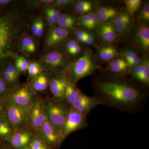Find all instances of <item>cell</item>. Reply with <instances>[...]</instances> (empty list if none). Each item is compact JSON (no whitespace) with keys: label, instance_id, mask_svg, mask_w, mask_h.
<instances>
[{"label":"cell","instance_id":"1","mask_svg":"<svg viewBox=\"0 0 149 149\" xmlns=\"http://www.w3.org/2000/svg\"><path fill=\"white\" fill-rule=\"evenodd\" d=\"M92 87L100 104L129 114L141 111L148 99L144 87L133 80L108 72L94 77Z\"/></svg>","mask_w":149,"mask_h":149},{"label":"cell","instance_id":"2","mask_svg":"<svg viewBox=\"0 0 149 149\" xmlns=\"http://www.w3.org/2000/svg\"><path fill=\"white\" fill-rule=\"evenodd\" d=\"M24 18L16 10L0 14V66L16 56L26 28Z\"/></svg>","mask_w":149,"mask_h":149},{"label":"cell","instance_id":"3","mask_svg":"<svg viewBox=\"0 0 149 149\" xmlns=\"http://www.w3.org/2000/svg\"><path fill=\"white\" fill-rule=\"evenodd\" d=\"M96 56L90 50L86 49L80 56L70 62L68 68V76L75 85L87 76L94 74L100 68Z\"/></svg>","mask_w":149,"mask_h":149},{"label":"cell","instance_id":"4","mask_svg":"<svg viewBox=\"0 0 149 149\" xmlns=\"http://www.w3.org/2000/svg\"><path fill=\"white\" fill-rule=\"evenodd\" d=\"M43 107L47 119L62 135L70 107L54 99L46 102L43 104Z\"/></svg>","mask_w":149,"mask_h":149},{"label":"cell","instance_id":"5","mask_svg":"<svg viewBox=\"0 0 149 149\" xmlns=\"http://www.w3.org/2000/svg\"><path fill=\"white\" fill-rule=\"evenodd\" d=\"M2 97L5 102L25 107L31 106L36 100L34 91L25 84L9 89Z\"/></svg>","mask_w":149,"mask_h":149},{"label":"cell","instance_id":"6","mask_svg":"<svg viewBox=\"0 0 149 149\" xmlns=\"http://www.w3.org/2000/svg\"><path fill=\"white\" fill-rule=\"evenodd\" d=\"M42 67L47 72L54 75L64 73L70 61L64 52L56 50L48 53L42 58Z\"/></svg>","mask_w":149,"mask_h":149},{"label":"cell","instance_id":"7","mask_svg":"<svg viewBox=\"0 0 149 149\" xmlns=\"http://www.w3.org/2000/svg\"><path fill=\"white\" fill-rule=\"evenodd\" d=\"M6 116L14 130L23 128L28 123L31 107L20 106L5 102Z\"/></svg>","mask_w":149,"mask_h":149},{"label":"cell","instance_id":"8","mask_svg":"<svg viewBox=\"0 0 149 149\" xmlns=\"http://www.w3.org/2000/svg\"><path fill=\"white\" fill-rule=\"evenodd\" d=\"M88 126L87 117L83 116L70 107L63 129V141L71 133L77 130L85 129Z\"/></svg>","mask_w":149,"mask_h":149},{"label":"cell","instance_id":"9","mask_svg":"<svg viewBox=\"0 0 149 149\" xmlns=\"http://www.w3.org/2000/svg\"><path fill=\"white\" fill-rule=\"evenodd\" d=\"M40 137L50 147L58 148L63 141L61 133L46 119L39 131Z\"/></svg>","mask_w":149,"mask_h":149},{"label":"cell","instance_id":"10","mask_svg":"<svg viewBox=\"0 0 149 149\" xmlns=\"http://www.w3.org/2000/svg\"><path fill=\"white\" fill-rule=\"evenodd\" d=\"M99 105H101L100 103L95 97L88 96L81 92L71 108L87 117L91 111Z\"/></svg>","mask_w":149,"mask_h":149},{"label":"cell","instance_id":"11","mask_svg":"<svg viewBox=\"0 0 149 149\" xmlns=\"http://www.w3.org/2000/svg\"><path fill=\"white\" fill-rule=\"evenodd\" d=\"M70 36V30L60 27L51 28L45 40V46L47 49L57 48L66 42Z\"/></svg>","mask_w":149,"mask_h":149},{"label":"cell","instance_id":"12","mask_svg":"<svg viewBox=\"0 0 149 149\" xmlns=\"http://www.w3.org/2000/svg\"><path fill=\"white\" fill-rule=\"evenodd\" d=\"M35 137L32 131L23 128L15 130L7 141L14 149H25Z\"/></svg>","mask_w":149,"mask_h":149},{"label":"cell","instance_id":"13","mask_svg":"<svg viewBox=\"0 0 149 149\" xmlns=\"http://www.w3.org/2000/svg\"><path fill=\"white\" fill-rule=\"evenodd\" d=\"M133 42L143 53L149 52V28L148 24L140 22L135 27Z\"/></svg>","mask_w":149,"mask_h":149},{"label":"cell","instance_id":"14","mask_svg":"<svg viewBox=\"0 0 149 149\" xmlns=\"http://www.w3.org/2000/svg\"><path fill=\"white\" fill-rule=\"evenodd\" d=\"M46 119L43 104L36 100L31 107L28 123L33 129L39 133Z\"/></svg>","mask_w":149,"mask_h":149},{"label":"cell","instance_id":"15","mask_svg":"<svg viewBox=\"0 0 149 149\" xmlns=\"http://www.w3.org/2000/svg\"><path fill=\"white\" fill-rule=\"evenodd\" d=\"M66 77L67 75L64 73L56 74L49 82L50 89L54 99L61 102L65 101Z\"/></svg>","mask_w":149,"mask_h":149},{"label":"cell","instance_id":"16","mask_svg":"<svg viewBox=\"0 0 149 149\" xmlns=\"http://www.w3.org/2000/svg\"><path fill=\"white\" fill-rule=\"evenodd\" d=\"M97 31L99 39L105 45H111L117 40L118 35L111 21L100 23Z\"/></svg>","mask_w":149,"mask_h":149},{"label":"cell","instance_id":"17","mask_svg":"<svg viewBox=\"0 0 149 149\" xmlns=\"http://www.w3.org/2000/svg\"><path fill=\"white\" fill-rule=\"evenodd\" d=\"M106 72L120 76H125L130 72L127 62L122 57H118L109 62L105 69Z\"/></svg>","mask_w":149,"mask_h":149},{"label":"cell","instance_id":"18","mask_svg":"<svg viewBox=\"0 0 149 149\" xmlns=\"http://www.w3.org/2000/svg\"><path fill=\"white\" fill-rule=\"evenodd\" d=\"M97 59L101 61L107 62L118 57L120 53L114 46L111 45H104L97 48Z\"/></svg>","mask_w":149,"mask_h":149},{"label":"cell","instance_id":"19","mask_svg":"<svg viewBox=\"0 0 149 149\" xmlns=\"http://www.w3.org/2000/svg\"><path fill=\"white\" fill-rule=\"evenodd\" d=\"M120 12L114 7L103 6L99 8L96 13L100 23H103L110 21Z\"/></svg>","mask_w":149,"mask_h":149},{"label":"cell","instance_id":"20","mask_svg":"<svg viewBox=\"0 0 149 149\" xmlns=\"http://www.w3.org/2000/svg\"><path fill=\"white\" fill-rule=\"evenodd\" d=\"M81 92V91L72 83L69 77L67 75L65 97V101L69 104L70 107L72 106Z\"/></svg>","mask_w":149,"mask_h":149},{"label":"cell","instance_id":"21","mask_svg":"<svg viewBox=\"0 0 149 149\" xmlns=\"http://www.w3.org/2000/svg\"><path fill=\"white\" fill-rule=\"evenodd\" d=\"M122 58L127 62L130 68V72L134 67L140 64L143 61L141 58L139 57L138 53L134 50L130 49H126L122 52Z\"/></svg>","mask_w":149,"mask_h":149},{"label":"cell","instance_id":"22","mask_svg":"<svg viewBox=\"0 0 149 149\" xmlns=\"http://www.w3.org/2000/svg\"><path fill=\"white\" fill-rule=\"evenodd\" d=\"M14 130L6 116L0 117V140L8 141Z\"/></svg>","mask_w":149,"mask_h":149},{"label":"cell","instance_id":"23","mask_svg":"<svg viewBox=\"0 0 149 149\" xmlns=\"http://www.w3.org/2000/svg\"><path fill=\"white\" fill-rule=\"evenodd\" d=\"M57 24L59 27L68 30H72L77 25V19L70 14H61Z\"/></svg>","mask_w":149,"mask_h":149},{"label":"cell","instance_id":"24","mask_svg":"<svg viewBox=\"0 0 149 149\" xmlns=\"http://www.w3.org/2000/svg\"><path fill=\"white\" fill-rule=\"evenodd\" d=\"M19 47L24 53L32 54L35 53L37 46L34 40L29 36L22 37L19 41Z\"/></svg>","mask_w":149,"mask_h":149},{"label":"cell","instance_id":"25","mask_svg":"<svg viewBox=\"0 0 149 149\" xmlns=\"http://www.w3.org/2000/svg\"><path fill=\"white\" fill-rule=\"evenodd\" d=\"M49 85L47 77L42 72L40 75L33 78L30 86L33 91L41 92L45 91Z\"/></svg>","mask_w":149,"mask_h":149},{"label":"cell","instance_id":"26","mask_svg":"<svg viewBox=\"0 0 149 149\" xmlns=\"http://www.w3.org/2000/svg\"><path fill=\"white\" fill-rule=\"evenodd\" d=\"M132 17L119 20H111L118 35H124L131 28L133 24Z\"/></svg>","mask_w":149,"mask_h":149},{"label":"cell","instance_id":"27","mask_svg":"<svg viewBox=\"0 0 149 149\" xmlns=\"http://www.w3.org/2000/svg\"><path fill=\"white\" fill-rule=\"evenodd\" d=\"M74 9L80 15L93 12L95 8V2L89 1H78L74 3Z\"/></svg>","mask_w":149,"mask_h":149},{"label":"cell","instance_id":"28","mask_svg":"<svg viewBox=\"0 0 149 149\" xmlns=\"http://www.w3.org/2000/svg\"><path fill=\"white\" fill-rule=\"evenodd\" d=\"M143 71L139 83L141 86L145 88L148 87L149 85V60L148 58L143 60Z\"/></svg>","mask_w":149,"mask_h":149},{"label":"cell","instance_id":"29","mask_svg":"<svg viewBox=\"0 0 149 149\" xmlns=\"http://www.w3.org/2000/svg\"><path fill=\"white\" fill-rule=\"evenodd\" d=\"M127 12L133 17L134 14L141 7L142 1L141 0H125L124 1Z\"/></svg>","mask_w":149,"mask_h":149},{"label":"cell","instance_id":"30","mask_svg":"<svg viewBox=\"0 0 149 149\" xmlns=\"http://www.w3.org/2000/svg\"><path fill=\"white\" fill-rule=\"evenodd\" d=\"M27 71L29 78L33 79L42 73V65L38 62H32L29 63Z\"/></svg>","mask_w":149,"mask_h":149},{"label":"cell","instance_id":"31","mask_svg":"<svg viewBox=\"0 0 149 149\" xmlns=\"http://www.w3.org/2000/svg\"><path fill=\"white\" fill-rule=\"evenodd\" d=\"M30 149H50V147L41 137L35 136L29 144Z\"/></svg>","mask_w":149,"mask_h":149},{"label":"cell","instance_id":"32","mask_svg":"<svg viewBox=\"0 0 149 149\" xmlns=\"http://www.w3.org/2000/svg\"><path fill=\"white\" fill-rule=\"evenodd\" d=\"M29 64L28 61L23 57H17L15 59V65L19 72H26L28 69Z\"/></svg>","mask_w":149,"mask_h":149},{"label":"cell","instance_id":"33","mask_svg":"<svg viewBox=\"0 0 149 149\" xmlns=\"http://www.w3.org/2000/svg\"><path fill=\"white\" fill-rule=\"evenodd\" d=\"M141 22L148 24L149 22V4L148 1L143 5L139 14Z\"/></svg>","mask_w":149,"mask_h":149},{"label":"cell","instance_id":"34","mask_svg":"<svg viewBox=\"0 0 149 149\" xmlns=\"http://www.w3.org/2000/svg\"><path fill=\"white\" fill-rule=\"evenodd\" d=\"M143 71V60L140 64L138 65L130 70L129 74L131 75L132 80H136V82L139 83Z\"/></svg>","mask_w":149,"mask_h":149},{"label":"cell","instance_id":"35","mask_svg":"<svg viewBox=\"0 0 149 149\" xmlns=\"http://www.w3.org/2000/svg\"><path fill=\"white\" fill-rule=\"evenodd\" d=\"M74 32L75 39L77 40L79 42L83 43L84 39L92 34L91 32L87 31L85 29H72Z\"/></svg>","mask_w":149,"mask_h":149},{"label":"cell","instance_id":"36","mask_svg":"<svg viewBox=\"0 0 149 149\" xmlns=\"http://www.w3.org/2000/svg\"><path fill=\"white\" fill-rule=\"evenodd\" d=\"M85 50L82 47L80 43L79 42L66 55L69 57H78L82 54Z\"/></svg>","mask_w":149,"mask_h":149},{"label":"cell","instance_id":"37","mask_svg":"<svg viewBox=\"0 0 149 149\" xmlns=\"http://www.w3.org/2000/svg\"><path fill=\"white\" fill-rule=\"evenodd\" d=\"M45 12L47 13L54 19L56 24L57 23L59 17L60 15V11L58 9L52 7H47L45 9Z\"/></svg>","mask_w":149,"mask_h":149},{"label":"cell","instance_id":"38","mask_svg":"<svg viewBox=\"0 0 149 149\" xmlns=\"http://www.w3.org/2000/svg\"><path fill=\"white\" fill-rule=\"evenodd\" d=\"M79 42L75 39H70L65 42L64 45V52L65 54H67Z\"/></svg>","mask_w":149,"mask_h":149},{"label":"cell","instance_id":"39","mask_svg":"<svg viewBox=\"0 0 149 149\" xmlns=\"http://www.w3.org/2000/svg\"><path fill=\"white\" fill-rule=\"evenodd\" d=\"M1 73L8 85L9 84H12L14 83L18 78V77H15L14 75L9 73L3 69Z\"/></svg>","mask_w":149,"mask_h":149},{"label":"cell","instance_id":"40","mask_svg":"<svg viewBox=\"0 0 149 149\" xmlns=\"http://www.w3.org/2000/svg\"><path fill=\"white\" fill-rule=\"evenodd\" d=\"M8 89V84L0 72V96L3 95Z\"/></svg>","mask_w":149,"mask_h":149},{"label":"cell","instance_id":"41","mask_svg":"<svg viewBox=\"0 0 149 149\" xmlns=\"http://www.w3.org/2000/svg\"><path fill=\"white\" fill-rule=\"evenodd\" d=\"M3 70L17 77H18L19 75V73H20V72H19L18 70L17 69L15 65L11 63H10V64L6 65L5 68Z\"/></svg>","mask_w":149,"mask_h":149},{"label":"cell","instance_id":"42","mask_svg":"<svg viewBox=\"0 0 149 149\" xmlns=\"http://www.w3.org/2000/svg\"><path fill=\"white\" fill-rule=\"evenodd\" d=\"M75 3V1L72 0H57L55 1V5L59 7H64L70 6Z\"/></svg>","mask_w":149,"mask_h":149},{"label":"cell","instance_id":"43","mask_svg":"<svg viewBox=\"0 0 149 149\" xmlns=\"http://www.w3.org/2000/svg\"><path fill=\"white\" fill-rule=\"evenodd\" d=\"M41 18H42L40 17V18L36 19L35 21H34V22H33V24H32V27H31V30H32V35L36 37Z\"/></svg>","mask_w":149,"mask_h":149},{"label":"cell","instance_id":"44","mask_svg":"<svg viewBox=\"0 0 149 149\" xmlns=\"http://www.w3.org/2000/svg\"><path fill=\"white\" fill-rule=\"evenodd\" d=\"M96 42V38L93 34H91V35H89L88 37L84 39L83 41V44L85 45H94Z\"/></svg>","mask_w":149,"mask_h":149},{"label":"cell","instance_id":"45","mask_svg":"<svg viewBox=\"0 0 149 149\" xmlns=\"http://www.w3.org/2000/svg\"><path fill=\"white\" fill-rule=\"evenodd\" d=\"M44 21H43L42 19L41 18L40 24H39V27H38V30H37V35H36V37L37 38H40L42 37L43 35V32H44Z\"/></svg>","mask_w":149,"mask_h":149},{"label":"cell","instance_id":"46","mask_svg":"<svg viewBox=\"0 0 149 149\" xmlns=\"http://www.w3.org/2000/svg\"><path fill=\"white\" fill-rule=\"evenodd\" d=\"M6 116L5 104L2 97L0 96V117Z\"/></svg>","mask_w":149,"mask_h":149},{"label":"cell","instance_id":"47","mask_svg":"<svg viewBox=\"0 0 149 149\" xmlns=\"http://www.w3.org/2000/svg\"><path fill=\"white\" fill-rule=\"evenodd\" d=\"M10 0H0V7H4L8 5L11 2Z\"/></svg>","mask_w":149,"mask_h":149},{"label":"cell","instance_id":"48","mask_svg":"<svg viewBox=\"0 0 149 149\" xmlns=\"http://www.w3.org/2000/svg\"><path fill=\"white\" fill-rule=\"evenodd\" d=\"M0 149H12L10 147L8 146H2L0 147Z\"/></svg>","mask_w":149,"mask_h":149},{"label":"cell","instance_id":"49","mask_svg":"<svg viewBox=\"0 0 149 149\" xmlns=\"http://www.w3.org/2000/svg\"><path fill=\"white\" fill-rule=\"evenodd\" d=\"M25 149H29V147H28V148H27Z\"/></svg>","mask_w":149,"mask_h":149}]
</instances>
